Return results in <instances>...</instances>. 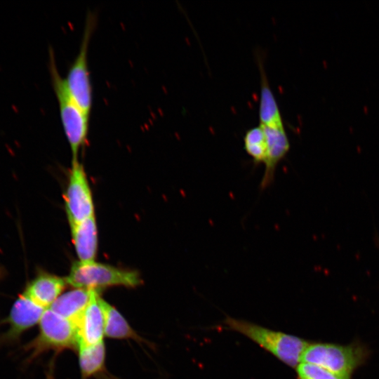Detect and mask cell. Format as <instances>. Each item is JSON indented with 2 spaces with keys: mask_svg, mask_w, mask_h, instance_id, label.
<instances>
[{
  "mask_svg": "<svg viewBox=\"0 0 379 379\" xmlns=\"http://www.w3.org/2000/svg\"><path fill=\"white\" fill-rule=\"evenodd\" d=\"M67 284L65 277L41 272L27 285L22 294L36 304L48 309Z\"/></svg>",
  "mask_w": 379,
  "mask_h": 379,
  "instance_id": "cell-11",
  "label": "cell"
},
{
  "mask_svg": "<svg viewBox=\"0 0 379 379\" xmlns=\"http://www.w3.org/2000/svg\"><path fill=\"white\" fill-rule=\"evenodd\" d=\"M94 290L74 288L61 294L49 307L76 326L86 308Z\"/></svg>",
  "mask_w": 379,
  "mask_h": 379,
  "instance_id": "cell-14",
  "label": "cell"
},
{
  "mask_svg": "<svg viewBox=\"0 0 379 379\" xmlns=\"http://www.w3.org/2000/svg\"><path fill=\"white\" fill-rule=\"evenodd\" d=\"M64 200L69 226L94 215L91 190L84 168L78 160L72 161Z\"/></svg>",
  "mask_w": 379,
  "mask_h": 379,
  "instance_id": "cell-7",
  "label": "cell"
},
{
  "mask_svg": "<svg viewBox=\"0 0 379 379\" xmlns=\"http://www.w3.org/2000/svg\"><path fill=\"white\" fill-rule=\"evenodd\" d=\"M46 309L36 304L22 293L13 302L6 321L8 326L6 338L14 340L39 323Z\"/></svg>",
  "mask_w": 379,
  "mask_h": 379,
  "instance_id": "cell-9",
  "label": "cell"
},
{
  "mask_svg": "<svg viewBox=\"0 0 379 379\" xmlns=\"http://www.w3.org/2000/svg\"><path fill=\"white\" fill-rule=\"evenodd\" d=\"M261 126L267 142V154L264 164L265 171L260 182V188L264 190L273 182L276 168L288 154L290 143L284 128Z\"/></svg>",
  "mask_w": 379,
  "mask_h": 379,
  "instance_id": "cell-10",
  "label": "cell"
},
{
  "mask_svg": "<svg viewBox=\"0 0 379 379\" xmlns=\"http://www.w3.org/2000/svg\"><path fill=\"white\" fill-rule=\"evenodd\" d=\"M48 70L57 98L62 126L69 145L72 161L78 160V153L86 144L88 129L89 115L84 111L71 95L65 79L60 74L54 52L49 48Z\"/></svg>",
  "mask_w": 379,
  "mask_h": 379,
  "instance_id": "cell-1",
  "label": "cell"
},
{
  "mask_svg": "<svg viewBox=\"0 0 379 379\" xmlns=\"http://www.w3.org/2000/svg\"><path fill=\"white\" fill-rule=\"evenodd\" d=\"M105 316V335L114 339L142 340L131 327L126 319L112 305L102 299Z\"/></svg>",
  "mask_w": 379,
  "mask_h": 379,
  "instance_id": "cell-15",
  "label": "cell"
},
{
  "mask_svg": "<svg viewBox=\"0 0 379 379\" xmlns=\"http://www.w3.org/2000/svg\"><path fill=\"white\" fill-rule=\"evenodd\" d=\"M99 291H93L91 300L77 323V350L103 342L105 316Z\"/></svg>",
  "mask_w": 379,
  "mask_h": 379,
  "instance_id": "cell-8",
  "label": "cell"
},
{
  "mask_svg": "<svg viewBox=\"0 0 379 379\" xmlns=\"http://www.w3.org/2000/svg\"><path fill=\"white\" fill-rule=\"evenodd\" d=\"M78 351L82 379L97 375L104 369L105 360L104 342L89 347H80Z\"/></svg>",
  "mask_w": 379,
  "mask_h": 379,
  "instance_id": "cell-16",
  "label": "cell"
},
{
  "mask_svg": "<svg viewBox=\"0 0 379 379\" xmlns=\"http://www.w3.org/2000/svg\"><path fill=\"white\" fill-rule=\"evenodd\" d=\"M39 324V334L27 347L32 357L50 350H77L76 327L70 321L48 308Z\"/></svg>",
  "mask_w": 379,
  "mask_h": 379,
  "instance_id": "cell-6",
  "label": "cell"
},
{
  "mask_svg": "<svg viewBox=\"0 0 379 379\" xmlns=\"http://www.w3.org/2000/svg\"><path fill=\"white\" fill-rule=\"evenodd\" d=\"M226 324L248 337L287 365L295 367L310 343L296 336L274 331L245 321L227 317Z\"/></svg>",
  "mask_w": 379,
  "mask_h": 379,
  "instance_id": "cell-4",
  "label": "cell"
},
{
  "mask_svg": "<svg viewBox=\"0 0 379 379\" xmlns=\"http://www.w3.org/2000/svg\"><path fill=\"white\" fill-rule=\"evenodd\" d=\"M67 284L74 288L100 291L109 286L135 287L141 284L138 272L120 269L112 265L96 262H74L65 277Z\"/></svg>",
  "mask_w": 379,
  "mask_h": 379,
  "instance_id": "cell-2",
  "label": "cell"
},
{
  "mask_svg": "<svg viewBox=\"0 0 379 379\" xmlns=\"http://www.w3.org/2000/svg\"><path fill=\"white\" fill-rule=\"evenodd\" d=\"M257 58L260 75V98L258 111L260 125L284 128L279 107L270 88L262 60L260 56L258 55Z\"/></svg>",
  "mask_w": 379,
  "mask_h": 379,
  "instance_id": "cell-13",
  "label": "cell"
},
{
  "mask_svg": "<svg viewBox=\"0 0 379 379\" xmlns=\"http://www.w3.org/2000/svg\"><path fill=\"white\" fill-rule=\"evenodd\" d=\"M244 149L255 164H265L267 154V142L260 125L248 129L244 137Z\"/></svg>",
  "mask_w": 379,
  "mask_h": 379,
  "instance_id": "cell-17",
  "label": "cell"
},
{
  "mask_svg": "<svg viewBox=\"0 0 379 379\" xmlns=\"http://www.w3.org/2000/svg\"><path fill=\"white\" fill-rule=\"evenodd\" d=\"M70 229L79 261H95L98 251V229L95 215L70 226Z\"/></svg>",
  "mask_w": 379,
  "mask_h": 379,
  "instance_id": "cell-12",
  "label": "cell"
},
{
  "mask_svg": "<svg viewBox=\"0 0 379 379\" xmlns=\"http://www.w3.org/2000/svg\"><path fill=\"white\" fill-rule=\"evenodd\" d=\"M95 22V16L88 12L79 52L71 64L66 77L64 78L72 98L88 114L93 105V87L88 65V52Z\"/></svg>",
  "mask_w": 379,
  "mask_h": 379,
  "instance_id": "cell-5",
  "label": "cell"
},
{
  "mask_svg": "<svg viewBox=\"0 0 379 379\" xmlns=\"http://www.w3.org/2000/svg\"><path fill=\"white\" fill-rule=\"evenodd\" d=\"M366 355V349L357 343H313L309 344L303 352L301 361L319 366L340 379H350Z\"/></svg>",
  "mask_w": 379,
  "mask_h": 379,
  "instance_id": "cell-3",
  "label": "cell"
},
{
  "mask_svg": "<svg viewBox=\"0 0 379 379\" xmlns=\"http://www.w3.org/2000/svg\"><path fill=\"white\" fill-rule=\"evenodd\" d=\"M297 373L300 379H340L328 370L309 363L299 364Z\"/></svg>",
  "mask_w": 379,
  "mask_h": 379,
  "instance_id": "cell-18",
  "label": "cell"
}]
</instances>
